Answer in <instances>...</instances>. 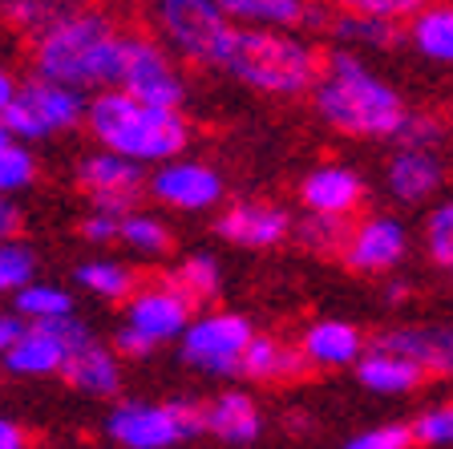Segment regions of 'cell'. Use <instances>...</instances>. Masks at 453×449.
Segmentation results:
<instances>
[{"label": "cell", "mask_w": 453, "mask_h": 449, "mask_svg": "<svg viewBox=\"0 0 453 449\" xmlns=\"http://www.w3.org/2000/svg\"><path fill=\"white\" fill-rule=\"evenodd\" d=\"M122 57L126 28L97 4H85L65 20L49 25L45 33L28 37V69L49 81L77 85L85 94L113 89L122 77Z\"/></svg>", "instance_id": "cell-1"}, {"label": "cell", "mask_w": 453, "mask_h": 449, "mask_svg": "<svg viewBox=\"0 0 453 449\" xmlns=\"http://www.w3.org/2000/svg\"><path fill=\"white\" fill-rule=\"evenodd\" d=\"M311 105L324 126L360 142H393L409 118L405 97L357 49L344 45L324 57V74L311 89Z\"/></svg>", "instance_id": "cell-2"}, {"label": "cell", "mask_w": 453, "mask_h": 449, "mask_svg": "<svg viewBox=\"0 0 453 449\" xmlns=\"http://www.w3.org/2000/svg\"><path fill=\"white\" fill-rule=\"evenodd\" d=\"M85 130L97 146L118 150L142 166H162V162L187 154L190 122L182 110L154 105L126 89H97L89 94V118Z\"/></svg>", "instance_id": "cell-3"}, {"label": "cell", "mask_w": 453, "mask_h": 449, "mask_svg": "<svg viewBox=\"0 0 453 449\" xmlns=\"http://www.w3.org/2000/svg\"><path fill=\"white\" fill-rule=\"evenodd\" d=\"M223 74L255 94L303 97L320 81L324 57L296 28H239Z\"/></svg>", "instance_id": "cell-4"}, {"label": "cell", "mask_w": 453, "mask_h": 449, "mask_svg": "<svg viewBox=\"0 0 453 449\" xmlns=\"http://www.w3.org/2000/svg\"><path fill=\"white\" fill-rule=\"evenodd\" d=\"M150 20L170 53L198 69H223L239 33L219 0H150Z\"/></svg>", "instance_id": "cell-5"}, {"label": "cell", "mask_w": 453, "mask_h": 449, "mask_svg": "<svg viewBox=\"0 0 453 449\" xmlns=\"http://www.w3.org/2000/svg\"><path fill=\"white\" fill-rule=\"evenodd\" d=\"M85 118H89V94L65 81H49L41 74L20 77L17 97L0 105V130L25 142L73 134L85 126Z\"/></svg>", "instance_id": "cell-6"}, {"label": "cell", "mask_w": 453, "mask_h": 449, "mask_svg": "<svg viewBox=\"0 0 453 449\" xmlns=\"http://www.w3.org/2000/svg\"><path fill=\"white\" fill-rule=\"evenodd\" d=\"M203 405L195 401H113L105 413V437L118 449H174L198 437Z\"/></svg>", "instance_id": "cell-7"}, {"label": "cell", "mask_w": 453, "mask_h": 449, "mask_svg": "<svg viewBox=\"0 0 453 449\" xmlns=\"http://www.w3.org/2000/svg\"><path fill=\"white\" fill-rule=\"evenodd\" d=\"M255 328L239 312H203L179 340V360L203 376H239Z\"/></svg>", "instance_id": "cell-8"}, {"label": "cell", "mask_w": 453, "mask_h": 449, "mask_svg": "<svg viewBox=\"0 0 453 449\" xmlns=\"http://www.w3.org/2000/svg\"><path fill=\"white\" fill-rule=\"evenodd\" d=\"M113 89H126V94L142 97V102L154 105H170V110H182L190 97L187 77L174 66V53L162 37H146V33H130L126 28V57H122V77Z\"/></svg>", "instance_id": "cell-9"}, {"label": "cell", "mask_w": 453, "mask_h": 449, "mask_svg": "<svg viewBox=\"0 0 453 449\" xmlns=\"http://www.w3.org/2000/svg\"><path fill=\"white\" fill-rule=\"evenodd\" d=\"M73 182L89 206H110V211H122L126 215V211H134V203L146 195L150 174H146L142 162L126 159L118 150L97 146V150H89V154L77 159Z\"/></svg>", "instance_id": "cell-10"}, {"label": "cell", "mask_w": 453, "mask_h": 449, "mask_svg": "<svg viewBox=\"0 0 453 449\" xmlns=\"http://www.w3.org/2000/svg\"><path fill=\"white\" fill-rule=\"evenodd\" d=\"M226 187L223 174H219L211 162L190 159V154H179V159L162 162V166L150 170V187H146V198H154L166 211H182V215H195V211H215L223 203Z\"/></svg>", "instance_id": "cell-11"}, {"label": "cell", "mask_w": 453, "mask_h": 449, "mask_svg": "<svg viewBox=\"0 0 453 449\" xmlns=\"http://www.w3.org/2000/svg\"><path fill=\"white\" fill-rule=\"evenodd\" d=\"M190 320H195V304H190L166 275L154 283H142V288L126 299V312H122V324H130L134 332H142V337L154 340V344L182 340Z\"/></svg>", "instance_id": "cell-12"}, {"label": "cell", "mask_w": 453, "mask_h": 449, "mask_svg": "<svg viewBox=\"0 0 453 449\" xmlns=\"http://www.w3.org/2000/svg\"><path fill=\"white\" fill-rule=\"evenodd\" d=\"M81 320H45V324H28L25 337L12 348H4V373L9 376H61L69 360L73 337L81 332Z\"/></svg>", "instance_id": "cell-13"}, {"label": "cell", "mask_w": 453, "mask_h": 449, "mask_svg": "<svg viewBox=\"0 0 453 449\" xmlns=\"http://www.w3.org/2000/svg\"><path fill=\"white\" fill-rule=\"evenodd\" d=\"M215 235L226 239V244L243 247V252H272V247H280L283 239L296 235V219L280 203L239 198V203L223 206L215 215Z\"/></svg>", "instance_id": "cell-14"}, {"label": "cell", "mask_w": 453, "mask_h": 449, "mask_svg": "<svg viewBox=\"0 0 453 449\" xmlns=\"http://www.w3.org/2000/svg\"><path fill=\"white\" fill-rule=\"evenodd\" d=\"M409 252V231L393 215H365L352 223L349 247L340 252V263L357 275H388Z\"/></svg>", "instance_id": "cell-15"}, {"label": "cell", "mask_w": 453, "mask_h": 449, "mask_svg": "<svg viewBox=\"0 0 453 449\" xmlns=\"http://www.w3.org/2000/svg\"><path fill=\"white\" fill-rule=\"evenodd\" d=\"M61 381L85 397H102V401L105 397H118L122 393V356H118L113 344L97 340L89 328H81L73 337V348H69Z\"/></svg>", "instance_id": "cell-16"}, {"label": "cell", "mask_w": 453, "mask_h": 449, "mask_svg": "<svg viewBox=\"0 0 453 449\" xmlns=\"http://www.w3.org/2000/svg\"><path fill=\"white\" fill-rule=\"evenodd\" d=\"M368 187L357 166L349 162H320L300 178V206L316 215H344L352 219L365 206Z\"/></svg>", "instance_id": "cell-17"}, {"label": "cell", "mask_w": 453, "mask_h": 449, "mask_svg": "<svg viewBox=\"0 0 453 449\" xmlns=\"http://www.w3.org/2000/svg\"><path fill=\"white\" fill-rule=\"evenodd\" d=\"M223 12L239 28H328L332 4L328 0H219Z\"/></svg>", "instance_id": "cell-18"}, {"label": "cell", "mask_w": 453, "mask_h": 449, "mask_svg": "<svg viewBox=\"0 0 453 449\" xmlns=\"http://www.w3.org/2000/svg\"><path fill=\"white\" fill-rule=\"evenodd\" d=\"M368 344L372 340H365V332L352 320H336V316L311 320L300 337V348L311 368H357L360 356L368 352Z\"/></svg>", "instance_id": "cell-19"}, {"label": "cell", "mask_w": 453, "mask_h": 449, "mask_svg": "<svg viewBox=\"0 0 453 449\" xmlns=\"http://www.w3.org/2000/svg\"><path fill=\"white\" fill-rule=\"evenodd\" d=\"M445 182V166L437 159V150H425V146H396V154L388 159L385 166V187L396 203H425L434 198Z\"/></svg>", "instance_id": "cell-20"}, {"label": "cell", "mask_w": 453, "mask_h": 449, "mask_svg": "<svg viewBox=\"0 0 453 449\" xmlns=\"http://www.w3.org/2000/svg\"><path fill=\"white\" fill-rule=\"evenodd\" d=\"M203 430L223 445H251L264 433V409L243 389H223L203 401Z\"/></svg>", "instance_id": "cell-21"}, {"label": "cell", "mask_w": 453, "mask_h": 449, "mask_svg": "<svg viewBox=\"0 0 453 449\" xmlns=\"http://www.w3.org/2000/svg\"><path fill=\"white\" fill-rule=\"evenodd\" d=\"M372 344L405 352L429 376H453V324H401L380 332Z\"/></svg>", "instance_id": "cell-22"}, {"label": "cell", "mask_w": 453, "mask_h": 449, "mask_svg": "<svg viewBox=\"0 0 453 449\" xmlns=\"http://www.w3.org/2000/svg\"><path fill=\"white\" fill-rule=\"evenodd\" d=\"M425 376L429 373L417 360H409L405 352H393V348H380V344H368V352L360 356V365H357V381L377 397H409L425 384Z\"/></svg>", "instance_id": "cell-23"}, {"label": "cell", "mask_w": 453, "mask_h": 449, "mask_svg": "<svg viewBox=\"0 0 453 449\" xmlns=\"http://www.w3.org/2000/svg\"><path fill=\"white\" fill-rule=\"evenodd\" d=\"M303 373H311V365H308V356H303L300 344H288V340L259 337V332H255L239 376L259 381V384H288V381H300Z\"/></svg>", "instance_id": "cell-24"}, {"label": "cell", "mask_w": 453, "mask_h": 449, "mask_svg": "<svg viewBox=\"0 0 453 449\" xmlns=\"http://www.w3.org/2000/svg\"><path fill=\"white\" fill-rule=\"evenodd\" d=\"M405 41L421 57L437 61V66H453V4L449 0H429L405 25Z\"/></svg>", "instance_id": "cell-25"}, {"label": "cell", "mask_w": 453, "mask_h": 449, "mask_svg": "<svg viewBox=\"0 0 453 449\" xmlns=\"http://www.w3.org/2000/svg\"><path fill=\"white\" fill-rule=\"evenodd\" d=\"M73 280H77V288H81V291H89V296L105 299V304H126V299H130L134 291L142 288V283H138V272H134L130 263L110 259V255H97V259L77 263Z\"/></svg>", "instance_id": "cell-26"}, {"label": "cell", "mask_w": 453, "mask_h": 449, "mask_svg": "<svg viewBox=\"0 0 453 449\" xmlns=\"http://www.w3.org/2000/svg\"><path fill=\"white\" fill-rule=\"evenodd\" d=\"M328 33L340 41L344 49H393L396 41L405 37L396 20H380V17H360V12H332Z\"/></svg>", "instance_id": "cell-27"}, {"label": "cell", "mask_w": 453, "mask_h": 449, "mask_svg": "<svg viewBox=\"0 0 453 449\" xmlns=\"http://www.w3.org/2000/svg\"><path fill=\"white\" fill-rule=\"evenodd\" d=\"M166 280L190 299V304H211V299L223 291V267H219L215 255L195 252L182 263H174L166 272Z\"/></svg>", "instance_id": "cell-28"}, {"label": "cell", "mask_w": 453, "mask_h": 449, "mask_svg": "<svg viewBox=\"0 0 453 449\" xmlns=\"http://www.w3.org/2000/svg\"><path fill=\"white\" fill-rule=\"evenodd\" d=\"M89 0H4V17H9L12 33L20 37H37L49 25L65 20L69 12L85 9Z\"/></svg>", "instance_id": "cell-29"}, {"label": "cell", "mask_w": 453, "mask_h": 449, "mask_svg": "<svg viewBox=\"0 0 453 449\" xmlns=\"http://www.w3.org/2000/svg\"><path fill=\"white\" fill-rule=\"evenodd\" d=\"M12 308H17L25 320H33V324L77 316L73 296H69L61 283H45V280H33V283H25L20 291H12Z\"/></svg>", "instance_id": "cell-30"}, {"label": "cell", "mask_w": 453, "mask_h": 449, "mask_svg": "<svg viewBox=\"0 0 453 449\" xmlns=\"http://www.w3.org/2000/svg\"><path fill=\"white\" fill-rule=\"evenodd\" d=\"M357 219H344V215H316V211H303V219L296 223V239H300L303 252H316V255H336L349 247V235Z\"/></svg>", "instance_id": "cell-31"}, {"label": "cell", "mask_w": 453, "mask_h": 449, "mask_svg": "<svg viewBox=\"0 0 453 449\" xmlns=\"http://www.w3.org/2000/svg\"><path fill=\"white\" fill-rule=\"evenodd\" d=\"M122 244L130 247V252H138V255L162 259V255H170V247H174V235H170V227L162 223L158 215H150V211H126Z\"/></svg>", "instance_id": "cell-32"}, {"label": "cell", "mask_w": 453, "mask_h": 449, "mask_svg": "<svg viewBox=\"0 0 453 449\" xmlns=\"http://www.w3.org/2000/svg\"><path fill=\"white\" fill-rule=\"evenodd\" d=\"M33 182H37L33 142L0 134V190H4V195H20V190H28Z\"/></svg>", "instance_id": "cell-33"}, {"label": "cell", "mask_w": 453, "mask_h": 449, "mask_svg": "<svg viewBox=\"0 0 453 449\" xmlns=\"http://www.w3.org/2000/svg\"><path fill=\"white\" fill-rule=\"evenodd\" d=\"M33 280H37V252L25 239H4V247H0V288L12 296Z\"/></svg>", "instance_id": "cell-34"}, {"label": "cell", "mask_w": 453, "mask_h": 449, "mask_svg": "<svg viewBox=\"0 0 453 449\" xmlns=\"http://www.w3.org/2000/svg\"><path fill=\"white\" fill-rule=\"evenodd\" d=\"M425 252L437 267H453V198L437 203L425 219Z\"/></svg>", "instance_id": "cell-35"}, {"label": "cell", "mask_w": 453, "mask_h": 449, "mask_svg": "<svg viewBox=\"0 0 453 449\" xmlns=\"http://www.w3.org/2000/svg\"><path fill=\"white\" fill-rule=\"evenodd\" d=\"M413 437L425 449H453V401L429 405L413 417Z\"/></svg>", "instance_id": "cell-36"}, {"label": "cell", "mask_w": 453, "mask_h": 449, "mask_svg": "<svg viewBox=\"0 0 453 449\" xmlns=\"http://www.w3.org/2000/svg\"><path fill=\"white\" fill-rule=\"evenodd\" d=\"M413 422H380V425H368V430L352 433L349 441L340 449H413Z\"/></svg>", "instance_id": "cell-37"}, {"label": "cell", "mask_w": 453, "mask_h": 449, "mask_svg": "<svg viewBox=\"0 0 453 449\" xmlns=\"http://www.w3.org/2000/svg\"><path fill=\"white\" fill-rule=\"evenodd\" d=\"M332 12H360V17H380V20H396L409 25L429 0H328Z\"/></svg>", "instance_id": "cell-38"}, {"label": "cell", "mask_w": 453, "mask_h": 449, "mask_svg": "<svg viewBox=\"0 0 453 449\" xmlns=\"http://www.w3.org/2000/svg\"><path fill=\"white\" fill-rule=\"evenodd\" d=\"M445 138V126L437 113L429 110H409L405 126H401V134H396V146H425V150H437V142Z\"/></svg>", "instance_id": "cell-39"}, {"label": "cell", "mask_w": 453, "mask_h": 449, "mask_svg": "<svg viewBox=\"0 0 453 449\" xmlns=\"http://www.w3.org/2000/svg\"><path fill=\"white\" fill-rule=\"evenodd\" d=\"M122 211H110V206H89L81 215V223H77V231H81V239L85 244H97V247H105V244H118L122 239Z\"/></svg>", "instance_id": "cell-40"}, {"label": "cell", "mask_w": 453, "mask_h": 449, "mask_svg": "<svg viewBox=\"0 0 453 449\" xmlns=\"http://www.w3.org/2000/svg\"><path fill=\"white\" fill-rule=\"evenodd\" d=\"M110 344L118 348V356H122V360H146V356H150L154 348H158L154 340H146L142 332H134L130 324H118V328H113Z\"/></svg>", "instance_id": "cell-41"}, {"label": "cell", "mask_w": 453, "mask_h": 449, "mask_svg": "<svg viewBox=\"0 0 453 449\" xmlns=\"http://www.w3.org/2000/svg\"><path fill=\"white\" fill-rule=\"evenodd\" d=\"M28 324H33V320H25L17 308H9V312H4V316H0V352H4V348H12V344H17V340L25 337V328H28Z\"/></svg>", "instance_id": "cell-42"}, {"label": "cell", "mask_w": 453, "mask_h": 449, "mask_svg": "<svg viewBox=\"0 0 453 449\" xmlns=\"http://www.w3.org/2000/svg\"><path fill=\"white\" fill-rule=\"evenodd\" d=\"M0 449H28L25 425L12 422V417H4V422H0Z\"/></svg>", "instance_id": "cell-43"}, {"label": "cell", "mask_w": 453, "mask_h": 449, "mask_svg": "<svg viewBox=\"0 0 453 449\" xmlns=\"http://www.w3.org/2000/svg\"><path fill=\"white\" fill-rule=\"evenodd\" d=\"M17 231H20V211L9 195V198H0V235H4V239H17Z\"/></svg>", "instance_id": "cell-44"}, {"label": "cell", "mask_w": 453, "mask_h": 449, "mask_svg": "<svg viewBox=\"0 0 453 449\" xmlns=\"http://www.w3.org/2000/svg\"><path fill=\"white\" fill-rule=\"evenodd\" d=\"M17 89H20V77L12 74V69H4V74H0V105L12 102V97H17Z\"/></svg>", "instance_id": "cell-45"}, {"label": "cell", "mask_w": 453, "mask_h": 449, "mask_svg": "<svg viewBox=\"0 0 453 449\" xmlns=\"http://www.w3.org/2000/svg\"><path fill=\"white\" fill-rule=\"evenodd\" d=\"M385 296H388V304H401V299L409 296V283H405V280H393V283H385Z\"/></svg>", "instance_id": "cell-46"}, {"label": "cell", "mask_w": 453, "mask_h": 449, "mask_svg": "<svg viewBox=\"0 0 453 449\" xmlns=\"http://www.w3.org/2000/svg\"><path fill=\"white\" fill-rule=\"evenodd\" d=\"M449 272H453V267H449Z\"/></svg>", "instance_id": "cell-47"}]
</instances>
